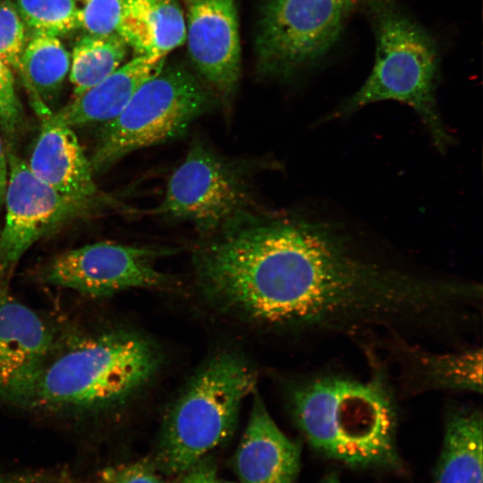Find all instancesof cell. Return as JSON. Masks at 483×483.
<instances>
[{"label": "cell", "instance_id": "7", "mask_svg": "<svg viewBox=\"0 0 483 483\" xmlns=\"http://www.w3.org/2000/svg\"><path fill=\"white\" fill-rule=\"evenodd\" d=\"M254 161L225 157L195 138L170 175L162 201L148 210L169 221L188 222L201 238L261 208L254 192Z\"/></svg>", "mask_w": 483, "mask_h": 483}, {"label": "cell", "instance_id": "13", "mask_svg": "<svg viewBox=\"0 0 483 483\" xmlns=\"http://www.w3.org/2000/svg\"><path fill=\"white\" fill-rule=\"evenodd\" d=\"M41 123L28 163L32 174L67 198L97 203L100 193L90 160L73 128L51 116Z\"/></svg>", "mask_w": 483, "mask_h": 483}, {"label": "cell", "instance_id": "20", "mask_svg": "<svg viewBox=\"0 0 483 483\" xmlns=\"http://www.w3.org/2000/svg\"><path fill=\"white\" fill-rule=\"evenodd\" d=\"M419 372L427 386L482 392V351L447 354L418 353Z\"/></svg>", "mask_w": 483, "mask_h": 483}, {"label": "cell", "instance_id": "1", "mask_svg": "<svg viewBox=\"0 0 483 483\" xmlns=\"http://www.w3.org/2000/svg\"><path fill=\"white\" fill-rule=\"evenodd\" d=\"M193 263L216 305L275 326L352 329L386 292L381 266L332 225L262 208L203 237Z\"/></svg>", "mask_w": 483, "mask_h": 483}, {"label": "cell", "instance_id": "14", "mask_svg": "<svg viewBox=\"0 0 483 483\" xmlns=\"http://www.w3.org/2000/svg\"><path fill=\"white\" fill-rule=\"evenodd\" d=\"M250 419L234 455L241 483H296L300 447L287 437L255 393Z\"/></svg>", "mask_w": 483, "mask_h": 483}, {"label": "cell", "instance_id": "25", "mask_svg": "<svg viewBox=\"0 0 483 483\" xmlns=\"http://www.w3.org/2000/svg\"><path fill=\"white\" fill-rule=\"evenodd\" d=\"M96 483H165L152 466L136 462L108 468Z\"/></svg>", "mask_w": 483, "mask_h": 483}, {"label": "cell", "instance_id": "21", "mask_svg": "<svg viewBox=\"0 0 483 483\" xmlns=\"http://www.w3.org/2000/svg\"><path fill=\"white\" fill-rule=\"evenodd\" d=\"M25 26L34 32L64 35L80 29L77 0H13Z\"/></svg>", "mask_w": 483, "mask_h": 483}, {"label": "cell", "instance_id": "17", "mask_svg": "<svg viewBox=\"0 0 483 483\" xmlns=\"http://www.w3.org/2000/svg\"><path fill=\"white\" fill-rule=\"evenodd\" d=\"M70 66L71 55L57 36L34 32L26 43L18 73L40 121L53 114L47 103L60 91Z\"/></svg>", "mask_w": 483, "mask_h": 483}, {"label": "cell", "instance_id": "3", "mask_svg": "<svg viewBox=\"0 0 483 483\" xmlns=\"http://www.w3.org/2000/svg\"><path fill=\"white\" fill-rule=\"evenodd\" d=\"M291 400L299 428L318 452L352 467L398 464L396 406L382 373L367 380L318 377Z\"/></svg>", "mask_w": 483, "mask_h": 483}, {"label": "cell", "instance_id": "32", "mask_svg": "<svg viewBox=\"0 0 483 483\" xmlns=\"http://www.w3.org/2000/svg\"><path fill=\"white\" fill-rule=\"evenodd\" d=\"M188 1H191V0H188Z\"/></svg>", "mask_w": 483, "mask_h": 483}, {"label": "cell", "instance_id": "23", "mask_svg": "<svg viewBox=\"0 0 483 483\" xmlns=\"http://www.w3.org/2000/svg\"><path fill=\"white\" fill-rule=\"evenodd\" d=\"M127 0H77L80 28L89 35L117 34Z\"/></svg>", "mask_w": 483, "mask_h": 483}, {"label": "cell", "instance_id": "19", "mask_svg": "<svg viewBox=\"0 0 483 483\" xmlns=\"http://www.w3.org/2000/svg\"><path fill=\"white\" fill-rule=\"evenodd\" d=\"M128 46L117 35L87 34L74 45L70 80L74 97L94 87L119 68L127 55Z\"/></svg>", "mask_w": 483, "mask_h": 483}, {"label": "cell", "instance_id": "8", "mask_svg": "<svg viewBox=\"0 0 483 483\" xmlns=\"http://www.w3.org/2000/svg\"><path fill=\"white\" fill-rule=\"evenodd\" d=\"M352 8L349 0H263L255 38L258 72L286 80L319 62Z\"/></svg>", "mask_w": 483, "mask_h": 483}, {"label": "cell", "instance_id": "16", "mask_svg": "<svg viewBox=\"0 0 483 483\" xmlns=\"http://www.w3.org/2000/svg\"><path fill=\"white\" fill-rule=\"evenodd\" d=\"M117 35L137 56L165 55L186 40V23L176 0H127Z\"/></svg>", "mask_w": 483, "mask_h": 483}, {"label": "cell", "instance_id": "29", "mask_svg": "<svg viewBox=\"0 0 483 483\" xmlns=\"http://www.w3.org/2000/svg\"><path fill=\"white\" fill-rule=\"evenodd\" d=\"M323 483H339V480L335 475L332 474Z\"/></svg>", "mask_w": 483, "mask_h": 483}, {"label": "cell", "instance_id": "26", "mask_svg": "<svg viewBox=\"0 0 483 483\" xmlns=\"http://www.w3.org/2000/svg\"><path fill=\"white\" fill-rule=\"evenodd\" d=\"M216 467L209 458H203L184 472L180 483H216Z\"/></svg>", "mask_w": 483, "mask_h": 483}, {"label": "cell", "instance_id": "4", "mask_svg": "<svg viewBox=\"0 0 483 483\" xmlns=\"http://www.w3.org/2000/svg\"><path fill=\"white\" fill-rule=\"evenodd\" d=\"M375 38L373 68L360 89L335 113L348 115L365 106L394 100L411 106L445 151L451 142L436 106L439 54L431 35L395 0H367Z\"/></svg>", "mask_w": 483, "mask_h": 483}, {"label": "cell", "instance_id": "12", "mask_svg": "<svg viewBox=\"0 0 483 483\" xmlns=\"http://www.w3.org/2000/svg\"><path fill=\"white\" fill-rule=\"evenodd\" d=\"M188 52L199 74L230 109L241 76V44L234 0H191Z\"/></svg>", "mask_w": 483, "mask_h": 483}, {"label": "cell", "instance_id": "22", "mask_svg": "<svg viewBox=\"0 0 483 483\" xmlns=\"http://www.w3.org/2000/svg\"><path fill=\"white\" fill-rule=\"evenodd\" d=\"M23 124V110L16 93L13 72L0 59V131L6 151H14Z\"/></svg>", "mask_w": 483, "mask_h": 483}, {"label": "cell", "instance_id": "18", "mask_svg": "<svg viewBox=\"0 0 483 483\" xmlns=\"http://www.w3.org/2000/svg\"><path fill=\"white\" fill-rule=\"evenodd\" d=\"M482 424L476 410L448 415L435 483H483Z\"/></svg>", "mask_w": 483, "mask_h": 483}, {"label": "cell", "instance_id": "10", "mask_svg": "<svg viewBox=\"0 0 483 483\" xmlns=\"http://www.w3.org/2000/svg\"><path fill=\"white\" fill-rule=\"evenodd\" d=\"M5 219L0 233V282L37 242L97 203L67 198L40 180L14 151H7Z\"/></svg>", "mask_w": 483, "mask_h": 483}, {"label": "cell", "instance_id": "11", "mask_svg": "<svg viewBox=\"0 0 483 483\" xmlns=\"http://www.w3.org/2000/svg\"><path fill=\"white\" fill-rule=\"evenodd\" d=\"M59 334L0 282V400L27 408Z\"/></svg>", "mask_w": 483, "mask_h": 483}, {"label": "cell", "instance_id": "27", "mask_svg": "<svg viewBox=\"0 0 483 483\" xmlns=\"http://www.w3.org/2000/svg\"><path fill=\"white\" fill-rule=\"evenodd\" d=\"M4 142L0 131V206L4 203L8 182V158Z\"/></svg>", "mask_w": 483, "mask_h": 483}, {"label": "cell", "instance_id": "9", "mask_svg": "<svg viewBox=\"0 0 483 483\" xmlns=\"http://www.w3.org/2000/svg\"><path fill=\"white\" fill-rule=\"evenodd\" d=\"M176 250L171 247L95 242L56 255L43 267L40 279L90 297L108 296L130 288L162 287L170 279L155 263Z\"/></svg>", "mask_w": 483, "mask_h": 483}, {"label": "cell", "instance_id": "15", "mask_svg": "<svg viewBox=\"0 0 483 483\" xmlns=\"http://www.w3.org/2000/svg\"><path fill=\"white\" fill-rule=\"evenodd\" d=\"M165 57L136 56L122 64L94 87L74 97L51 114L55 121L72 128L88 124H105L115 118L138 89L157 74Z\"/></svg>", "mask_w": 483, "mask_h": 483}, {"label": "cell", "instance_id": "2", "mask_svg": "<svg viewBox=\"0 0 483 483\" xmlns=\"http://www.w3.org/2000/svg\"><path fill=\"white\" fill-rule=\"evenodd\" d=\"M153 343L123 330L59 335L27 409L91 417L124 403L156 374Z\"/></svg>", "mask_w": 483, "mask_h": 483}, {"label": "cell", "instance_id": "24", "mask_svg": "<svg viewBox=\"0 0 483 483\" xmlns=\"http://www.w3.org/2000/svg\"><path fill=\"white\" fill-rule=\"evenodd\" d=\"M25 24L13 1L0 0V59L19 72L26 45Z\"/></svg>", "mask_w": 483, "mask_h": 483}, {"label": "cell", "instance_id": "5", "mask_svg": "<svg viewBox=\"0 0 483 483\" xmlns=\"http://www.w3.org/2000/svg\"><path fill=\"white\" fill-rule=\"evenodd\" d=\"M256 385V372L240 355L223 352L209 359L165 415L157 448L159 470L184 473L225 442Z\"/></svg>", "mask_w": 483, "mask_h": 483}, {"label": "cell", "instance_id": "6", "mask_svg": "<svg viewBox=\"0 0 483 483\" xmlns=\"http://www.w3.org/2000/svg\"><path fill=\"white\" fill-rule=\"evenodd\" d=\"M219 102L215 92L188 70L165 64L115 118L102 125L89 158L94 174L106 172L138 149L183 137Z\"/></svg>", "mask_w": 483, "mask_h": 483}, {"label": "cell", "instance_id": "31", "mask_svg": "<svg viewBox=\"0 0 483 483\" xmlns=\"http://www.w3.org/2000/svg\"><path fill=\"white\" fill-rule=\"evenodd\" d=\"M216 483H233V482H219V481L217 480Z\"/></svg>", "mask_w": 483, "mask_h": 483}, {"label": "cell", "instance_id": "30", "mask_svg": "<svg viewBox=\"0 0 483 483\" xmlns=\"http://www.w3.org/2000/svg\"><path fill=\"white\" fill-rule=\"evenodd\" d=\"M359 1H360V0H349V2H350V4H351L352 7H353L354 4H356Z\"/></svg>", "mask_w": 483, "mask_h": 483}, {"label": "cell", "instance_id": "28", "mask_svg": "<svg viewBox=\"0 0 483 483\" xmlns=\"http://www.w3.org/2000/svg\"><path fill=\"white\" fill-rule=\"evenodd\" d=\"M38 473H14L0 475V483H36L40 479Z\"/></svg>", "mask_w": 483, "mask_h": 483}]
</instances>
